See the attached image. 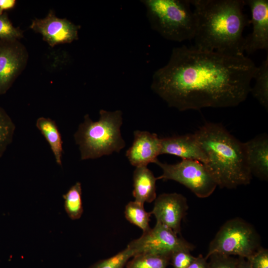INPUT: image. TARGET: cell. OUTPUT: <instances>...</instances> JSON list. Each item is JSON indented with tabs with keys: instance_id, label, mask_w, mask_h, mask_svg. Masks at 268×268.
Listing matches in <instances>:
<instances>
[{
	"instance_id": "cell-11",
	"label": "cell",
	"mask_w": 268,
	"mask_h": 268,
	"mask_svg": "<svg viewBox=\"0 0 268 268\" xmlns=\"http://www.w3.org/2000/svg\"><path fill=\"white\" fill-rule=\"evenodd\" d=\"M189 208L187 200L181 194L163 193L154 200L151 211L158 222L176 234L181 232V222Z\"/></svg>"
},
{
	"instance_id": "cell-29",
	"label": "cell",
	"mask_w": 268,
	"mask_h": 268,
	"mask_svg": "<svg viewBox=\"0 0 268 268\" xmlns=\"http://www.w3.org/2000/svg\"><path fill=\"white\" fill-rule=\"evenodd\" d=\"M16 4L15 0H0V14L13 9Z\"/></svg>"
},
{
	"instance_id": "cell-21",
	"label": "cell",
	"mask_w": 268,
	"mask_h": 268,
	"mask_svg": "<svg viewBox=\"0 0 268 268\" xmlns=\"http://www.w3.org/2000/svg\"><path fill=\"white\" fill-rule=\"evenodd\" d=\"M143 205L135 201H130L125 206V215L128 221L145 232L150 228L149 222L151 213L147 212Z\"/></svg>"
},
{
	"instance_id": "cell-17",
	"label": "cell",
	"mask_w": 268,
	"mask_h": 268,
	"mask_svg": "<svg viewBox=\"0 0 268 268\" xmlns=\"http://www.w3.org/2000/svg\"><path fill=\"white\" fill-rule=\"evenodd\" d=\"M36 126L49 143L56 163L62 166L63 140L56 122L51 118L41 117L37 119Z\"/></svg>"
},
{
	"instance_id": "cell-2",
	"label": "cell",
	"mask_w": 268,
	"mask_h": 268,
	"mask_svg": "<svg viewBox=\"0 0 268 268\" xmlns=\"http://www.w3.org/2000/svg\"><path fill=\"white\" fill-rule=\"evenodd\" d=\"M197 21L193 40L197 49L243 55V31L248 22L242 0H190Z\"/></svg>"
},
{
	"instance_id": "cell-10",
	"label": "cell",
	"mask_w": 268,
	"mask_h": 268,
	"mask_svg": "<svg viewBox=\"0 0 268 268\" xmlns=\"http://www.w3.org/2000/svg\"><path fill=\"white\" fill-rule=\"evenodd\" d=\"M29 27L41 34L43 40L50 47H54L77 40L81 27L67 18L57 17L55 11L51 9L44 18L32 20Z\"/></svg>"
},
{
	"instance_id": "cell-6",
	"label": "cell",
	"mask_w": 268,
	"mask_h": 268,
	"mask_svg": "<svg viewBox=\"0 0 268 268\" xmlns=\"http://www.w3.org/2000/svg\"><path fill=\"white\" fill-rule=\"evenodd\" d=\"M261 238L255 227L239 217L226 221L210 241L205 258L212 254L238 256L246 259L261 247Z\"/></svg>"
},
{
	"instance_id": "cell-15",
	"label": "cell",
	"mask_w": 268,
	"mask_h": 268,
	"mask_svg": "<svg viewBox=\"0 0 268 268\" xmlns=\"http://www.w3.org/2000/svg\"><path fill=\"white\" fill-rule=\"evenodd\" d=\"M247 164L252 175L259 179H268V137L261 134L243 142Z\"/></svg>"
},
{
	"instance_id": "cell-3",
	"label": "cell",
	"mask_w": 268,
	"mask_h": 268,
	"mask_svg": "<svg viewBox=\"0 0 268 268\" xmlns=\"http://www.w3.org/2000/svg\"><path fill=\"white\" fill-rule=\"evenodd\" d=\"M207 161L204 164L220 188L233 189L251 182L244 143L220 124L206 123L195 133Z\"/></svg>"
},
{
	"instance_id": "cell-4",
	"label": "cell",
	"mask_w": 268,
	"mask_h": 268,
	"mask_svg": "<svg viewBox=\"0 0 268 268\" xmlns=\"http://www.w3.org/2000/svg\"><path fill=\"white\" fill-rule=\"evenodd\" d=\"M99 115V120L93 121L86 114L73 135L82 160L119 152L126 145L121 133L122 112L101 109Z\"/></svg>"
},
{
	"instance_id": "cell-16",
	"label": "cell",
	"mask_w": 268,
	"mask_h": 268,
	"mask_svg": "<svg viewBox=\"0 0 268 268\" xmlns=\"http://www.w3.org/2000/svg\"><path fill=\"white\" fill-rule=\"evenodd\" d=\"M156 178L147 167H135L133 174V195L135 201L144 204L154 201L157 197Z\"/></svg>"
},
{
	"instance_id": "cell-7",
	"label": "cell",
	"mask_w": 268,
	"mask_h": 268,
	"mask_svg": "<svg viewBox=\"0 0 268 268\" xmlns=\"http://www.w3.org/2000/svg\"><path fill=\"white\" fill-rule=\"evenodd\" d=\"M162 171L157 179L173 180L189 189L197 197L206 198L212 194L217 185L204 164L194 160L182 159L175 164L155 162Z\"/></svg>"
},
{
	"instance_id": "cell-24",
	"label": "cell",
	"mask_w": 268,
	"mask_h": 268,
	"mask_svg": "<svg viewBox=\"0 0 268 268\" xmlns=\"http://www.w3.org/2000/svg\"><path fill=\"white\" fill-rule=\"evenodd\" d=\"M23 37V31L12 24L7 13L0 14V40H19Z\"/></svg>"
},
{
	"instance_id": "cell-22",
	"label": "cell",
	"mask_w": 268,
	"mask_h": 268,
	"mask_svg": "<svg viewBox=\"0 0 268 268\" xmlns=\"http://www.w3.org/2000/svg\"><path fill=\"white\" fill-rule=\"evenodd\" d=\"M15 126L6 111L0 106V157L11 143Z\"/></svg>"
},
{
	"instance_id": "cell-12",
	"label": "cell",
	"mask_w": 268,
	"mask_h": 268,
	"mask_svg": "<svg viewBox=\"0 0 268 268\" xmlns=\"http://www.w3.org/2000/svg\"><path fill=\"white\" fill-rule=\"evenodd\" d=\"M245 4L250 8L253 30L244 38L243 52L250 54L259 50L268 49V0H247Z\"/></svg>"
},
{
	"instance_id": "cell-28",
	"label": "cell",
	"mask_w": 268,
	"mask_h": 268,
	"mask_svg": "<svg viewBox=\"0 0 268 268\" xmlns=\"http://www.w3.org/2000/svg\"><path fill=\"white\" fill-rule=\"evenodd\" d=\"M207 260L202 255H200L187 268H207Z\"/></svg>"
},
{
	"instance_id": "cell-9",
	"label": "cell",
	"mask_w": 268,
	"mask_h": 268,
	"mask_svg": "<svg viewBox=\"0 0 268 268\" xmlns=\"http://www.w3.org/2000/svg\"><path fill=\"white\" fill-rule=\"evenodd\" d=\"M28 60L26 48L19 40H0V96L11 87Z\"/></svg>"
},
{
	"instance_id": "cell-30",
	"label": "cell",
	"mask_w": 268,
	"mask_h": 268,
	"mask_svg": "<svg viewBox=\"0 0 268 268\" xmlns=\"http://www.w3.org/2000/svg\"><path fill=\"white\" fill-rule=\"evenodd\" d=\"M238 268H251L246 259L242 257H238Z\"/></svg>"
},
{
	"instance_id": "cell-1",
	"label": "cell",
	"mask_w": 268,
	"mask_h": 268,
	"mask_svg": "<svg viewBox=\"0 0 268 268\" xmlns=\"http://www.w3.org/2000/svg\"><path fill=\"white\" fill-rule=\"evenodd\" d=\"M257 68L244 54L183 45L173 48L168 63L154 72L151 88L181 111L235 107L250 93Z\"/></svg>"
},
{
	"instance_id": "cell-5",
	"label": "cell",
	"mask_w": 268,
	"mask_h": 268,
	"mask_svg": "<svg viewBox=\"0 0 268 268\" xmlns=\"http://www.w3.org/2000/svg\"><path fill=\"white\" fill-rule=\"evenodd\" d=\"M151 28L175 42L193 40L197 28L190 0H142Z\"/></svg>"
},
{
	"instance_id": "cell-23",
	"label": "cell",
	"mask_w": 268,
	"mask_h": 268,
	"mask_svg": "<svg viewBox=\"0 0 268 268\" xmlns=\"http://www.w3.org/2000/svg\"><path fill=\"white\" fill-rule=\"evenodd\" d=\"M134 255L132 250L127 246L126 248L115 255L99 261L88 268H124Z\"/></svg>"
},
{
	"instance_id": "cell-18",
	"label": "cell",
	"mask_w": 268,
	"mask_h": 268,
	"mask_svg": "<svg viewBox=\"0 0 268 268\" xmlns=\"http://www.w3.org/2000/svg\"><path fill=\"white\" fill-rule=\"evenodd\" d=\"M254 78L256 83L251 92L260 104L268 109V57L257 67Z\"/></svg>"
},
{
	"instance_id": "cell-19",
	"label": "cell",
	"mask_w": 268,
	"mask_h": 268,
	"mask_svg": "<svg viewBox=\"0 0 268 268\" xmlns=\"http://www.w3.org/2000/svg\"><path fill=\"white\" fill-rule=\"evenodd\" d=\"M65 210L72 220L78 219L81 216L83 209L82 201L81 183L77 182L63 196Z\"/></svg>"
},
{
	"instance_id": "cell-14",
	"label": "cell",
	"mask_w": 268,
	"mask_h": 268,
	"mask_svg": "<svg viewBox=\"0 0 268 268\" xmlns=\"http://www.w3.org/2000/svg\"><path fill=\"white\" fill-rule=\"evenodd\" d=\"M160 154L177 156L182 159L194 160L205 164L207 157L195 134L161 138Z\"/></svg>"
},
{
	"instance_id": "cell-8",
	"label": "cell",
	"mask_w": 268,
	"mask_h": 268,
	"mask_svg": "<svg viewBox=\"0 0 268 268\" xmlns=\"http://www.w3.org/2000/svg\"><path fill=\"white\" fill-rule=\"evenodd\" d=\"M128 246L134 255L150 253L170 258L175 251L185 249L193 251L195 246L180 237L168 227L156 222L153 228L143 232L141 236L129 243Z\"/></svg>"
},
{
	"instance_id": "cell-27",
	"label": "cell",
	"mask_w": 268,
	"mask_h": 268,
	"mask_svg": "<svg viewBox=\"0 0 268 268\" xmlns=\"http://www.w3.org/2000/svg\"><path fill=\"white\" fill-rule=\"evenodd\" d=\"M246 260L251 268H268V250L261 247Z\"/></svg>"
},
{
	"instance_id": "cell-20",
	"label": "cell",
	"mask_w": 268,
	"mask_h": 268,
	"mask_svg": "<svg viewBox=\"0 0 268 268\" xmlns=\"http://www.w3.org/2000/svg\"><path fill=\"white\" fill-rule=\"evenodd\" d=\"M126 264L127 268H166L170 264L168 256L142 253L134 256Z\"/></svg>"
},
{
	"instance_id": "cell-26",
	"label": "cell",
	"mask_w": 268,
	"mask_h": 268,
	"mask_svg": "<svg viewBox=\"0 0 268 268\" xmlns=\"http://www.w3.org/2000/svg\"><path fill=\"white\" fill-rule=\"evenodd\" d=\"M191 252L182 249L173 253L170 256V263L173 268H187L196 258Z\"/></svg>"
},
{
	"instance_id": "cell-13",
	"label": "cell",
	"mask_w": 268,
	"mask_h": 268,
	"mask_svg": "<svg viewBox=\"0 0 268 268\" xmlns=\"http://www.w3.org/2000/svg\"><path fill=\"white\" fill-rule=\"evenodd\" d=\"M161 139L155 133L136 130L134 132V140L126 151V155L133 166L147 167L156 162L160 154Z\"/></svg>"
},
{
	"instance_id": "cell-25",
	"label": "cell",
	"mask_w": 268,
	"mask_h": 268,
	"mask_svg": "<svg viewBox=\"0 0 268 268\" xmlns=\"http://www.w3.org/2000/svg\"><path fill=\"white\" fill-rule=\"evenodd\" d=\"M208 259L207 268H238V257L214 253Z\"/></svg>"
}]
</instances>
